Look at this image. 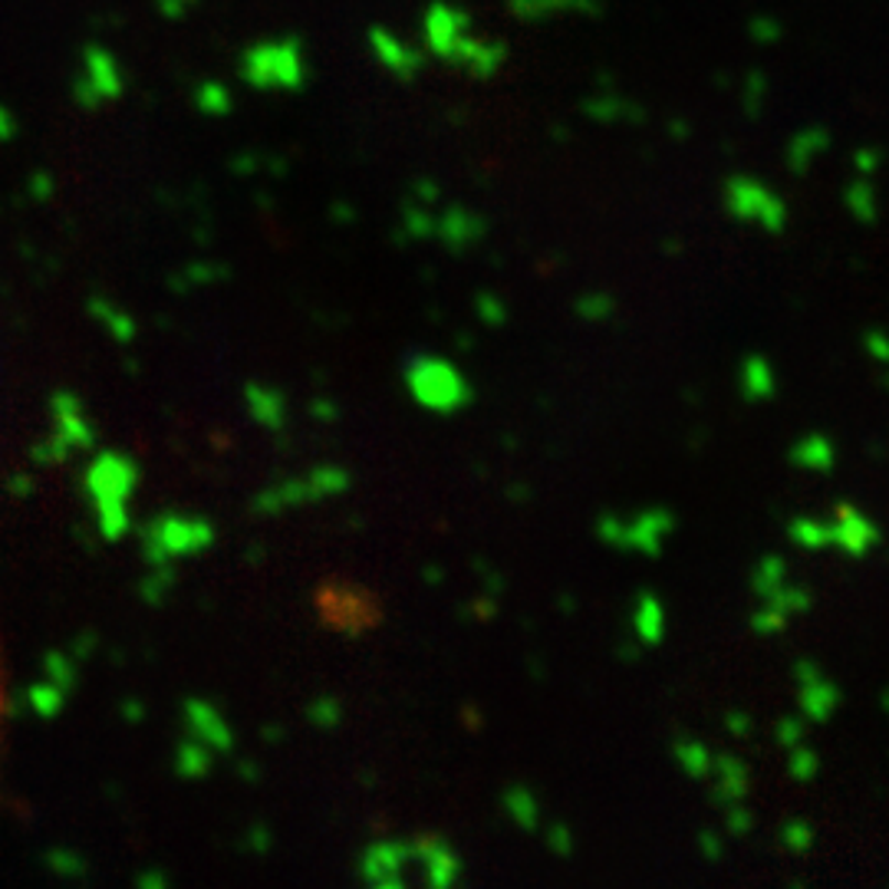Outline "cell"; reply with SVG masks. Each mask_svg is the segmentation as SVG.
Segmentation results:
<instances>
[{
  "label": "cell",
  "instance_id": "5b68a950",
  "mask_svg": "<svg viewBox=\"0 0 889 889\" xmlns=\"http://www.w3.org/2000/svg\"><path fill=\"white\" fill-rule=\"evenodd\" d=\"M409 844H373L366 860H363V877L373 887H406L409 883Z\"/></svg>",
  "mask_w": 889,
  "mask_h": 889
},
{
  "label": "cell",
  "instance_id": "277c9868",
  "mask_svg": "<svg viewBox=\"0 0 889 889\" xmlns=\"http://www.w3.org/2000/svg\"><path fill=\"white\" fill-rule=\"evenodd\" d=\"M827 524H831V547H837L850 557H864L880 544L877 524L867 514H860L854 504H837L834 521H827Z\"/></svg>",
  "mask_w": 889,
  "mask_h": 889
},
{
  "label": "cell",
  "instance_id": "4fadbf2b",
  "mask_svg": "<svg viewBox=\"0 0 889 889\" xmlns=\"http://www.w3.org/2000/svg\"><path fill=\"white\" fill-rule=\"evenodd\" d=\"M788 461L797 464V468H804V471H824V474H827V471L837 464V451H834V442H831V439H824V436H807V439H801V442L788 451Z\"/></svg>",
  "mask_w": 889,
  "mask_h": 889
},
{
  "label": "cell",
  "instance_id": "6da1fadb",
  "mask_svg": "<svg viewBox=\"0 0 889 889\" xmlns=\"http://www.w3.org/2000/svg\"><path fill=\"white\" fill-rule=\"evenodd\" d=\"M406 386L422 409L439 416H454L474 403V386L442 356H413L406 363Z\"/></svg>",
  "mask_w": 889,
  "mask_h": 889
},
{
  "label": "cell",
  "instance_id": "2e32d148",
  "mask_svg": "<svg viewBox=\"0 0 889 889\" xmlns=\"http://www.w3.org/2000/svg\"><path fill=\"white\" fill-rule=\"evenodd\" d=\"M788 580V560L781 557V554H768L758 567H754V574H751V590H754V597L761 600V597H768L774 587H781Z\"/></svg>",
  "mask_w": 889,
  "mask_h": 889
},
{
  "label": "cell",
  "instance_id": "ba28073f",
  "mask_svg": "<svg viewBox=\"0 0 889 889\" xmlns=\"http://www.w3.org/2000/svg\"><path fill=\"white\" fill-rule=\"evenodd\" d=\"M797 701H801V711L811 718V721H817V725H824L840 705H844V688L834 682V678H817V682H807V685H801V692H797Z\"/></svg>",
  "mask_w": 889,
  "mask_h": 889
},
{
  "label": "cell",
  "instance_id": "7402d4cb",
  "mask_svg": "<svg viewBox=\"0 0 889 889\" xmlns=\"http://www.w3.org/2000/svg\"><path fill=\"white\" fill-rule=\"evenodd\" d=\"M474 310H478V317H481L484 326H501V323L507 320V307H504V300H501L497 293H488V290L474 297Z\"/></svg>",
  "mask_w": 889,
  "mask_h": 889
},
{
  "label": "cell",
  "instance_id": "30bf717a",
  "mask_svg": "<svg viewBox=\"0 0 889 889\" xmlns=\"http://www.w3.org/2000/svg\"><path fill=\"white\" fill-rule=\"evenodd\" d=\"M738 389L748 403H764L774 396L778 389V379H774V369L764 356H748L738 369Z\"/></svg>",
  "mask_w": 889,
  "mask_h": 889
},
{
  "label": "cell",
  "instance_id": "44dd1931",
  "mask_svg": "<svg viewBox=\"0 0 889 889\" xmlns=\"http://www.w3.org/2000/svg\"><path fill=\"white\" fill-rule=\"evenodd\" d=\"M788 620H791V617H784L781 610L761 603V607L751 613V630H754L758 636H774V633H781V630L788 626Z\"/></svg>",
  "mask_w": 889,
  "mask_h": 889
},
{
  "label": "cell",
  "instance_id": "9c48e42d",
  "mask_svg": "<svg viewBox=\"0 0 889 889\" xmlns=\"http://www.w3.org/2000/svg\"><path fill=\"white\" fill-rule=\"evenodd\" d=\"M633 630L640 633L643 646H660L666 640V607L656 593L643 590L633 607Z\"/></svg>",
  "mask_w": 889,
  "mask_h": 889
},
{
  "label": "cell",
  "instance_id": "83f0119b",
  "mask_svg": "<svg viewBox=\"0 0 889 889\" xmlns=\"http://www.w3.org/2000/svg\"><path fill=\"white\" fill-rule=\"evenodd\" d=\"M794 678H797V685H807V682H817V678H824V668L817 666L814 660L801 656V660L794 663Z\"/></svg>",
  "mask_w": 889,
  "mask_h": 889
},
{
  "label": "cell",
  "instance_id": "d6986e66",
  "mask_svg": "<svg viewBox=\"0 0 889 889\" xmlns=\"http://www.w3.org/2000/svg\"><path fill=\"white\" fill-rule=\"evenodd\" d=\"M788 771L797 784H811L817 774H821V758L817 751L804 748V741L797 748H791V761H788Z\"/></svg>",
  "mask_w": 889,
  "mask_h": 889
},
{
  "label": "cell",
  "instance_id": "7a4b0ae2",
  "mask_svg": "<svg viewBox=\"0 0 889 889\" xmlns=\"http://www.w3.org/2000/svg\"><path fill=\"white\" fill-rule=\"evenodd\" d=\"M675 531V514L666 507H646L633 517H617V514H603L597 521V534L603 544L617 547V550H636L646 557H660L666 537Z\"/></svg>",
  "mask_w": 889,
  "mask_h": 889
},
{
  "label": "cell",
  "instance_id": "8fae6325",
  "mask_svg": "<svg viewBox=\"0 0 889 889\" xmlns=\"http://www.w3.org/2000/svg\"><path fill=\"white\" fill-rule=\"evenodd\" d=\"M672 758H675V764H678L692 781H708V778H711L715 754H711L698 738H688V735L675 738V741H672Z\"/></svg>",
  "mask_w": 889,
  "mask_h": 889
},
{
  "label": "cell",
  "instance_id": "7c38bea8",
  "mask_svg": "<svg viewBox=\"0 0 889 889\" xmlns=\"http://www.w3.org/2000/svg\"><path fill=\"white\" fill-rule=\"evenodd\" d=\"M501 804H504L507 817H511L521 831L534 834V831L540 827V804H537V797H534L531 788H524V784H511V788H504Z\"/></svg>",
  "mask_w": 889,
  "mask_h": 889
},
{
  "label": "cell",
  "instance_id": "ffe728a7",
  "mask_svg": "<svg viewBox=\"0 0 889 889\" xmlns=\"http://www.w3.org/2000/svg\"><path fill=\"white\" fill-rule=\"evenodd\" d=\"M458 218H461V222H454V218L448 222V218H444V244H448L454 254H461L471 240L481 237V231H478L481 224L474 222V218H468V215H458Z\"/></svg>",
  "mask_w": 889,
  "mask_h": 889
},
{
  "label": "cell",
  "instance_id": "5bb4252c",
  "mask_svg": "<svg viewBox=\"0 0 889 889\" xmlns=\"http://www.w3.org/2000/svg\"><path fill=\"white\" fill-rule=\"evenodd\" d=\"M761 603L781 610L784 617H797V613H807L814 607V593L807 587H797L791 580H784L781 587H774L768 597H761Z\"/></svg>",
  "mask_w": 889,
  "mask_h": 889
},
{
  "label": "cell",
  "instance_id": "d4e9b609",
  "mask_svg": "<svg viewBox=\"0 0 889 889\" xmlns=\"http://www.w3.org/2000/svg\"><path fill=\"white\" fill-rule=\"evenodd\" d=\"M774 738H778V745H781V748H788V751H791V748H797V745L804 741V721H801V718H788V715H784V718L778 721V728H774Z\"/></svg>",
  "mask_w": 889,
  "mask_h": 889
},
{
  "label": "cell",
  "instance_id": "ac0fdd59",
  "mask_svg": "<svg viewBox=\"0 0 889 889\" xmlns=\"http://www.w3.org/2000/svg\"><path fill=\"white\" fill-rule=\"evenodd\" d=\"M781 844H784L791 854H807V850L817 844V831H814L804 817H791V821L781 827Z\"/></svg>",
  "mask_w": 889,
  "mask_h": 889
},
{
  "label": "cell",
  "instance_id": "484cf974",
  "mask_svg": "<svg viewBox=\"0 0 889 889\" xmlns=\"http://www.w3.org/2000/svg\"><path fill=\"white\" fill-rule=\"evenodd\" d=\"M698 847H701V857H705L708 864H718V860L725 857V850H721V837L711 834V831H701V834H698Z\"/></svg>",
  "mask_w": 889,
  "mask_h": 889
},
{
  "label": "cell",
  "instance_id": "8992f818",
  "mask_svg": "<svg viewBox=\"0 0 889 889\" xmlns=\"http://www.w3.org/2000/svg\"><path fill=\"white\" fill-rule=\"evenodd\" d=\"M711 791H708V801L715 807H731L738 801H745L748 794V784H751V774H748V764L735 754H715V764H711Z\"/></svg>",
  "mask_w": 889,
  "mask_h": 889
},
{
  "label": "cell",
  "instance_id": "f1b7e54d",
  "mask_svg": "<svg viewBox=\"0 0 889 889\" xmlns=\"http://www.w3.org/2000/svg\"><path fill=\"white\" fill-rule=\"evenodd\" d=\"M867 350L880 360H889V343L883 340V333H867Z\"/></svg>",
  "mask_w": 889,
  "mask_h": 889
},
{
  "label": "cell",
  "instance_id": "3957f363",
  "mask_svg": "<svg viewBox=\"0 0 889 889\" xmlns=\"http://www.w3.org/2000/svg\"><path fill=\"white\" fill-rule=\"evenodd\" d=\"M409 860L419 867L416 883L444 889L461 880V857L454 854V847L444 837H436V834L416 837L409 844Z\"/></svg>",
  "mask_w": 889,
  "mask_h": 889
},
{
  "label": "cell",
  "instance_id": "9a60e30c",
  "mask_svg": "<svg viewBox=\"0 0 889 889\" xmlns=\"http://www.w3.org/2000/svg\"><path fill=\"white\" fill-rule=\"evenodd\" d=\"M788 534L797 547L804 550H824L831 547V524L827 521H814V517H794L788 524Z\"/></svg>",
  "mask_w": 889,
  "mask_h": 889
},
{
  "label": "cell",
  "instance_id": "cb8c5ba5",
  "mask_svg": "<svg viewBox=\"0 0 889 889\" xmlns=\"http://www.w3.org/2000/svg\"><path fill=\"white\" fill-rule=\"evenodd\" d=\"M547 847H550V854L554 857H574V847H577V840H574V831L567 827V824H550L547 827Z\"/></svg>",
  "mask_w": 889,
  "mask_h": 889
},
{
  "label": "cell",
  "instance_id": "e0dca14e",
  "mask_svg": "<svg viewBox=\"0 0 889 889\" xmlns=\"http://www.w3.org/2000/svg\"><path fill=\"white\" fill-rule=\"evenodd\" d=\"M574 310H577V317H583V320H590V323H600V320L613 317L617 300H613L610 293H603V290H590V293L577 297Z\"/></svg>",
  "mask_w": 889,
  "mask_h": 889
},
{
  "label": "cell",
  "instance_id": "4316f807",
  "mask_svg": "<svg viewBox=\"0 0 889 889\" xmlns=\"http://www.w3.org/2000/svg\"><path fill=\"white\" fill-rule=\"evenodd\" d=\"M725 728H728V735H735V738H748L751 735V715L748 711H728L725 715Z\"/></svg>",
  "mask_w": 889,
  "mask_h": 889
},
{
  "label": "cell",
  "instance_id": "52a82bcc",
  "mask_svg": "<svg viewBox=\"0 0 889 889\" xmlns=\"http://www.w3.org/2000/svg\"><path fill=\"white\" fill-rule=\"evenodd\" d=\"M731 212L741 215V218H758L768 231H781L784 222H788V215H784V208H781L778 199L761 195L758 189H748V185H735V192H731Z\"/></svg>",
  "mask_w": 889,
  "mask_h": 889
},
{
  "label": "cell",
  "instance_id": "603a6c76",
  "mask_svg": "<svg viewBox=\"0 0 889 889\" xmlns=\"http://www.w3.org/2000/svg\"><path fill=\"white\" fill-rule=\"evenodd\" d=\"M725 824H728V834L731 837H748L754 831V814L738 801V804L725 807Z\"/></svg>",
  "mask_w": 889,
  "mask_h": 889
},
{
  "label": "cell",
  "instance_id": "f546056e",
  "mask_svg": "<svg viewBox=\"0 0 889 889\" xmlns=\"http://www.w3.org/2000/svg\"><path fill=\"white\" fill-rule=\"evenodd\" d=\"M422 580H426V583H442V580H444L442 567H436V564H432V567H426V574H422Z\"/></svg>",
  "mask_w": 889,
  "mask_h": 889
}]
</instances>
